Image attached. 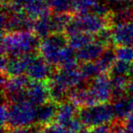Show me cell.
<instances>
[{
	"label": "cell",
	"mask_w": 133,
	"mask_h": 133,
	"mask_svg": "<svg viewBox=\"0 0 133 133\" xmlns=\"http://www.w3.org/2000/svg\"><path fill=\"white\" fill-rule=\"evenodd\" d=\"M41 40L33 31H15L3 33L1 43L2 56L8 57L33 54L38 50Z\"/></svg>",
	"instance_id": "obj_1"
},
{
	"label": "cell",
	"mask_w": 133,
	"mask_h": 133,
	"mask_svg": "<svg viewBox=\"0 0 133 133\" xmlns=\"http://www.w3.org/2000/svg\"><path fill=\"white\" fill-rule=\"evenodd\" d=\"M78 118L84 127L93 129L98 126L111 124L115 120V114L112 104L101 103L81 108L78 111Z\"/></svg>",
	"instance_id": "obj_2"
},
{
	"label": "cell",
	"mask_w": 133,
	"mask_h": 133,
	"mask_svg": "<svg viewBox=\"0 0 133 133\" xmlns=\"http://www.w3.org/2000/svg\"><path fill=\"white\" fill-rule=\"evenodd\" d=\"M107 26H109L108 18L98 17L92 13L78 15L73 17L71 22L66 26L65 35L66 37H70L75 34L86 33L95 37V35Z\"/></svg>",
	"instance_id": "obj_3"
},
{
	"label": "cell",
	"mask_w": 133,
	"mask_h": 133,
	"mask_svg": "<svg viewBox=\"0 0 133 133\" xmlns=\"http://www.w3.org/2000/svg\"><path fill=\"white\" fill-rule=\"evenodd\" d=\"M68 46V37L65 33L52 34L41 40L38 52L39 55L50 65L58 66L63 49Z\"/></svg>",
	"instance_id": "obj_4"
},
{
	"label": "cell",
	"mask_w": 133,
	"mask_h": 133,
	"mask_svg": "<svg viewBox=\"0 0 133 133\" xmlns=\"http://www.w3.org/2000/svg\"><path fill=\"white\" fill-rule=\"evenodd\" d=\"M36 123V107L29 101L9 104L8 128H28Z\"/></svg>",
	"instance_id": "obj_5"
},
{
	"label": "cell",
	"mask_w": 133,
	"mask_h": 133,
	"mask_svg": "<svg viewBox=\"0 0 133 133\" xmlns=\"http://www.w3.org/2000/svg\"><path fill=\"white\" fill-rule=\"evenodd\" d=\"M3 33L15 31H33L35 20L25 12H14L3 9L1 16Z\"/></svg>",
	"instance_id": "obj_6"
},
{
	"label": "cell",
	"mask_w": 133,
	"mask_h": 133,
	"mask_svg": "<svg viewBox=\"0 0 133 133\" xmlns=\"http://www.w3.org/2000/svg\"><path fill=\"white\" fill-rule=\"evenodd\" d=\"M54 72L52 65L46 62L40 55L32 54L26 73L31 81H48Z\"/></svg>",
	"instance_id": "obj_7"
},
{
	"label": "cell",
	"mask_w": 133,
	"mask_h": 133,
	"mask_svg": "<svg viewBox=\"0 0 133 133\" xmlns=\"http://www.w3.org/2000/svg\"><path fill=\"white\" fill-rule=\"evenodd\" d=\"M83 78L79 69H59L54 72L52 78L48 81L69 90L83 83Z\"/></svg>",
	"instance_id": "obj_8"
},
{
	"label": "cell",
	"mask_w": 133,
	"mask_h": 133,
	"mask_svg": "<svg viewBox=\"0 0 133 133\" xmlns=\"http://www.w3.org/2000/svg\"><path fill=\"white\" fill-rule=\"evenodd\" d=\"M89 86L98 104L109 103V101L112 100L110 77L107 74H101L95 78Z\"/></svg>",
	"instance_id": "obj_9"
},
{
	"label": "cell",
	"mask_w": 133,
	"mask_h": 133,
	"mask_svg": "<svg viewBox=\"0 0 133 133\" xmlns=\"http://www.w3.org/2000/svg\"><path fill=\"white\" fill-rule=\"evenodd\" d=\"M26 100L35 107L50 100L48 81H30L26 89Z\"/></svg>",
	"instance_id": "obj_10"
},
{
	"label": "cell",
	"mask_w": 133,
	"mask_h": 133,
	"mask_svg": "<svg viewBox=\"0 0 133 133\" xmlns=\"http://www.w3.org/2000/svg\"><path fill=\"white\" fill-rule=\"evenodd\" d=\"M110 26L112 44L118 46H133V21Z\"/></svg>",
	"instance_id": "obj_11"
},
{
	"label": "cell",
	"mask_w": 133,
	"mask_h": 133,
	"mask_svg": "<svg viewBox=\"0 0 133 133\" xmlns=\"http://www.w3.org/2000/svg\"><path fill=\"white\" fill-rule=\"evenodd\" d=\"M68 98L69 101L81 108L91 107L98 104L94 95L89 89V86L84 83H81L78 87L70 89Z\"/></svg>",
	"instance_id": "obj_12"
},
{
	"label": "cell",
	"mask_w": 133,
	"mask_h": 133,
	"mask_svg": "<svg viewBox=\"0 0 133 133\" xmlns=\"http://www.w3.org/2000/svg\"><path fill=\"white\" fill-rule=\"evenodd\" d=\"M59 104L50 99L49 101L36 107V123L40 127H46L56 121Z\"/></svg>",
	"instance_id": "obj_13"
},
{
	"label": "cell",
	"mask_w": 133,
	"mask_h": 133,
	"mask_svg": "<svg viewBox=\"0 0 133 133\" xmlns=\"http://www.w3.org/2000/svg\"><path fill=\"white\" fill-rule=\"evenodd\" d=\"M31 80L26 75L6 77L2 75V88L5 97L26 91Z\"/></svg>",
	"instance_id": "obj_14"
},
{
	"label": "cell",
	"mask_w": 133,
	"mask_h": 133,
	"mask_svg": "<svg viewBox=\"0 0 133 133\" xmlns=\"http://www.w3.org/2000/svg\"><path fill=\"white\" fill-rule=\"evenodd\" d=\"M78 106H76L71 101H64L59 104L58 111H57L56 123L59 124L65 129L78 118Z\"/></svg>",
	"instance_id": "obj_15"
},
{
	"label": "cell",
	"mask_w": 133,
	"mask_h": 133,
	"mask_svg": "<svg viewBox=\"0 0 133 133\" xmlns=\"http://www.w3.org/2000/svg\"><path fill=\"white\" fill-rule=\"evenodd\" d=\"M31 55L32 54H28V55L21 56V57H8V65L2 75H5L6 77H16L24 75V73H26Z\"/></svg>",
	"instance_id": "obj_16"
},
{
	"label": "cell",
	"mask_w": 133,
	"mask_h": 133,
	"mask_svg": "<svg viewBox=\"0 0 133 133\" xmlns=\"http://www.w3.org/2000/svg\"><path fill=\"white\" fill-rule=\"evenodd\" d=\"M105 48H106L102 44H100L97 40H94L93 42L84 46L83 48L76 51L78 60L82 63L94 62L98 60V58L101 56Z\"/></svg>",
	"instance_id": "obj_17"
},
{
	"label": "cell",
	"mask_w": 133,
	"mask_h": 133,
	"mask_svg": "<svg viewBox=\"0 0 133 133\" xmlns=\"http://www.w3.org/2000/svg\"><path fill=\"white\" fill-rule=\"evenodd\" d=\"M108 19L111 26L120 24V23L132 22L133 5H124V3L118 5V8L111 9Z\"/></svg>",
	"instance_id": "obj_18"
},
{
	"label": "cell",
	"mask_w": 133,
	"mask_h": 133,
	"mask_svg": "<svg viewBox=\"0 0 133 133\" xmlns=\"http://www.w3.org/2000/svg\"><path fill=\"white\" fill-rule=\"evenodd\" d=\"M33 32L40 40L49 37L53 34L51 25V15L48 14L36 19L34 24Z\"/></svg>",
	"instance_id": "obj_19"
},
{
	"label": "cell",
	"mask_w": 133,
	"mask_h": 133,
	"mask_svg": "<svg viewBox=\"0 0 133 133\" xmlns=\"http://www.w3.org/2000/svg\"><path fill=\"white\" fill-rule=\"evenodd\" d=\"M116 61L117 57L115 48L108 46L105 48L101 56L98 58V60H96V63L102 74H107L108 72H110L111 69L116 63Z\"/></svg>",
	"instance_id": "obj_20"
},
{
	"label": "cell",
	"mask_w": 133,
	"mask_h": 133,
	"mask_svg": "<svg viewBox=\"0 0 133 133\" xmlns=\"http://www.w3.org/2000/svg\"><path fill=\"white\" fill-rule=\"evenodd\" d=\"M129 81V79L128 78V77H110L112 101L124 98L127 95V87Z\"/></svg>",
	"instance_id": "obj_21"
},
{
	"label": "cell",
	"mask_w": 133,
	"mask_h": 133,
	"mask_svg": "<svg viewBox=\"0 0 133 133\" xmlns=\"http://www.w3.org/2000/svg\"><path fill=\"white\" fill-rule=\"evenodd\" d=\"M112 107L115 114V118L118 120L124 121L128 117H129L132 114L130 104H129V100L128 97H124V98H121L119 99L114 100Z\"/></svg>",
	"instance_id": "obj_22"
},
{
	"label": "cell",
	"mask_w": 133,
	"mask_h": 133,
	"mask_svg": "<svg viewBox=\"0 0 133 133\" xmlns=\"http://www.w3.org/2000/svg\"><path fill=\"white\" fill-rule=\"evenodd\" d=\"M73 17L70 14L60 13L51 15V25L53 34L57 33H65L66 26L71 22Z\"/></svg>",
	"instance_id": "obj_23"
},
{
	"label": "cell",
	"mask_w": 133,
	"mask_h": 133,
	"mask_svg": "<svg viewBox=\"0 0 133 133\" xmlns=\"http://www.w3.org/2000/svg\"><path fill=\"white\" fill-rule=\"evenodd\" d=\"M77 52L70 46H66L63 49L59 60V69H77L78 66Z\"/></svg>",
	"instance_id": "obj_24"
},
{
	"label": "cell",
	"mask_w": 133,
	"mask_h": 133,
	"mask_svg": "<svg viewBox=\"0 0 133 133\" xmlns=\"http://www.w3.org/2000/svg\"><path fill=\"white\" fill-rule=\"evenodd\" d=\"M94 40V36L86 33H78L68 37V45L75 51H78Z\"/></svg>",
	"instance_id": "obj_25"
},
{
	"label": "cell",
	"mask_w": 133,
	"mask_h": 133,
	"mask_svg": "<svg viewBox=\"0 0 133 133\" xmlns=\"http://www.w3.org/2000/svg\"><path fill=\"white\" fill-rule=\"evenodd\" d=\"M75 0H50L49 8L53 13H68L74 12Z\"/></svg>",
	"instance_id": "obj_26"
},
{
	"label": "cell",
	"mask_w": 133,
	"mask_h": 133,
	"mask_svg": "<svg viewBox=\"0 0 133 133\" xmlns=\"http://www.w3.org/2000/svg\"><path fill=\"white\" fill-rule=\"evenodd\" d=\"M79 71L82 75V78L84 80L94 79L95 78L101 75V71L98 69L96 61L94 62H88L83 63L82 66L79 68Z\"/></svg>",
	"instance_id": "obj_27"
},
{
	"label": "cell",
	"mask_w": 133,
	"mask_h": 133,
	"mask_svg": "<svg viewBox=\"0 0 133 133\" xmlns=\"http://www.w3.org/2000/svg\"><path fill=\"white\" fill-rule=\"evenodd\" d=\"M131 73V64L123 62V61L117 60L114 66H112L109 75L110 77L120 76V77H128Z\"/></svg>",
	"instance_id": "obj_28"
},
{
	"label": "cell",
	"mask_w": 133,
	"mask_h": 133,
	"mask_svg": "<svg viewBox=\"0 0 133 133\" xmlns=\"http://www.w3.org/2000/svg\"><path fill=\"white\" fill-rule=\"evenodd\" d=\"M99 0H75L74 12L78 15H86L91 12L93 6Z\"/></svg>",
	"instance_id": "obj_29"
},
{
	"label": "cell",
	"mask_w": 133,
	"mask_h": 133,
	"mask_svg": "<svg viewBox=\"0 0 133 133\" xmlns=\"http://www.w3.org/2000/svg\"><path fill=\"white\" fill-rule=\"evenodd\" d=\"M117 60L132 64L133 63V46H117L115 48Z\"/></svg>",
	"instance_id": "obj_30"
},
{
	"label": "cell",
	"mask_w": 133,
	"mask_h": 133,
	"mask_svg": "<svg viewBox=\"0 0 133 133\" xmlns=\"http://www.w3.org/2000/svg\"><path fill=\"white\" fill-rule=\"evenodd\" d=\"M95 40L103 45L105 48L109 46V44L112 43V35H111V26H107L101 31L95 35Z\"/></svg>",
	"instance_id": "obj_31"
},
{
	"label": "cell",
	"mask_w": 133,
	"mask_h": 133,
	"mask_svg": "<svg viewBox=\"0 0 133 133\" xmlns=\"http://www.w3.org/2000/svg\"><path fill=\"white\" fill-rule=\"evenodd\" d=\"M8 118H9V104L6 100L2 103L1 110H0V119H1V125L3 129L8 128Z\"/></svg>",
	"instance_id": "obj_32"
},
{
	"label": "cell",
	"mask_w": 133,
	"mask_h": 133,
	"mask_svg": "<svg viewBox=\"0 0 133 133\" xmlns=\"http://www.w3.org/2000/svg\"><path fill=\"white\" fill-rule=\"evenodd\" d=\"M45 133H68V130L57 123H52L44 127Z\"/></svg>",
	"instance_id": "obj_33"
},
{
	"label": "cell",
	"mask_w": 133,
	"mask_h": 133,
	"mask_svg": "<svg viewBox=\"0 0 133 133\" xmlns=\"http://www.w3.org/2000/svg\"><path fill=\"white\" fill-rule=\"evenodd\" d=\"M3 130L5 133H31V129L28 128H8Z\"/></svg>",
	"instance_id": "obj_34"
},
{
	"label": "cell",
	"mask_w": 133,
	"mask_h": 133,
	"mask_svg": "<svg viewBox=\"0 0 133 133\" xmlns=\"http://www.w3.org/2000/svg\"><path fill=\"white\" fill-rule=\"evenodd\" d=\"M90 133H110V124L93 128V129H91Z\"/></svg>",
	"instance_id": "obj_35"
},
{
	"label": "cell",
	"mask_w": 133,
	"mask_h": 133,
	"mask_svg": "<svg viewBox=\"0 0 133 133\" xmlns=\"http://www.w3.org/2000/svg\"><path fill=\"white\" fill-rule=\"evenodd\" d=\"M124 124L127 131L130 133H133V114H131L129 117H128L125 120H124Z\"/></svg>",
	"instance_id": "obj_36"
},
{
	"label": "cell",
	"mask_w": 133,
	"mask_h": 133,
	"mask_svg": "<svg viewBox=\"0 0 133 133\" xmlns=\"http://www.w3.org/2000/svg\"><path fill=\"white\" fill-rule=\"evenodd\" d=\"M108 5H112V6H118L120 4H123L126 2V0H102Z\"/></svg>",
	"instance_id": "obj_37"
},
{
	"label": "cell",
	"mask_w": 133,
	"mask_h": 133,
	"mask_svg": "<svg viewBox=\"0 0 133 133\" xmlns=\"http://www.w3.org/2000/svg\"><path fill=\"white\" fill-rule=\"evenodd\" d=\"M127 95L128 97H133V78L129 81L127 87Z\"/></svg>",
	"instance_id": "obj_38"
},
{
	"label": "cell",
	"mask_w": 133,
	"mask_h": 133,
	"mask_svg": "<svg viewBox=\"0 0 133 133\" xmlns=\"http://www.w3.org/2000/svg\"><path fill=\"white\" fill-rule=\"evenodd\" d=\"M31 133H45L44 131V128L40 127V126H37L36 128L31 129Z\"/></svg>",
	"instance_id": "obj_39"
},
{
	"label": "cell",
	"mask_w": 133,
	"mask_h": 133,
	"mask_svg": "<svg viewBox=\"0 0 133 133\" xmlns=\"http://www.w3.org/2000/svg\"><path fill=\"white\" fill-rule=\"evenodd\" d=\"M130 75L133 77V63L131 64V73H130Z\"/></svg>",
	"instance_id": "obj_40"
},
{
	"label": "cell",
	"mask_w": 133,
	"mask_h": 133,
	"mask_svg": "<svg viewBox=\"0 0 133 133\" xmlns=\"http://www.w3.org/2000/svg\"><path fill=\"white\" fill-rule=\"evenodd\" d=\"M126 2H133V0H126Z\"/></svg>",
	"instance_id": "obj_41"
},
{
	"label": "cell",
	"mask_w": 133,
	"mask_h": 133,
	"mask_svg": "<svg viewBox=\"0 0 133 133\" xmlns=\"http://www.w3.org/2000/svg\"><path fill=\"white\" fill-rule=\"evenodd\" d=\"M126 133H130V132H129V131H127V132H126Z\"/></svg>",
	"instance_id": "obj_42"
}]
</instances>
